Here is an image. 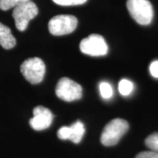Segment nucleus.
<instances>
[{
    "instance_id": "20e7f679",
    "label": "nucleus",
    "mask_w": 158,
    "mask_h": 158,
    "mask_svg": "<svg viewBox=\"0 0 158 158\" xmlns=\"http://www.w3.org/2000/svg\"><path fill=\"white\" fill-rule=\"evenodd\" d=\"M38 7L32 1L23 3L14 8L12 17L15 21V26L19 31H25L30 20H32L38 14Z\"/></svg>"
},
{
    "instance_id": "4468645a",
    "label": "nucleus",
    "mask_w": 158,
    "mask_h": 158,
    "mask_svg": "<svg viewBox=\"0 0 158 158\" xmlns=\"http://www.w3.org/2000/svg\"><path fill=\"white\" fill-rule=\"evenodd\" d=\"M145 144L150 150L158 153V133H154L145 140Z\"/></svg>"
},
{
    "instance_id": "f03ea898",
    "label": "nucleus",
    "mask_w": 158,
    "mask_h": 158,
    "mask_svg": "<svg viewBox=\"0 0 158 158\" xmlns=\"http://www.w3.org/2000/svg\"><path fill=\"white\" fill-rule=\"evenodd\" d=\"M127 7L131 17L142 26H148L152 22L154 11L148 0H127Z\"/></svg>"
},
{
    "instance_id": "6e6552de",
    "label": "nucleus",
    "mask_w": 158,
    "mask_h": 158,
    "mask_svg": "<svg viewBox=\"0 0 158 158\" xmlns=\"http://www.w3.org/2000/svg\"><path fill=\"white\" fill-rule=\"evenodd\" d=\"M53 121L51 111L44 106H37L34 109V117L30 119V126L36 131L47 129Z\"/></svg>"
},
{
    "instance_id": "f8f14e48",
    "label": "nucleus",
    "mask_w": 158,
    "mask_h": 158,
    "mask_svg": "<svg viewBox=\"0 0 158 158\" xmlns=\"http://www.w3.org/2000/svg\"><path fill=\"white\" fill-rule=\"evenodd\" d=\"M28 1L32 0H0V9L3 11H7Z\"/></svg>"
},
{
    "instance_id": "7ed1b4c3",
    "label": "nucleus",
    "mask_w": 158,
    "mask_h": 158,
    "mask_svg": "<svg viewBox=\"0 0 158 158\" xmlns=\"http://www.w3.org/2000/svg\"><path fill=\"white\" fill-rule=\"evenodd\" d=\"M20 71L23 77L29 83L40 84L45 76L46 66L43 61L38 57H33L24 61L20 66Z\"/></svg>"
},
{
    "instance_id": "423d86ee",
    "label": "nucleus",
    "mask_w": 158,
    "mask_h": 158,
    "mask_svg": "<svg viewBox=\"0 0 158 158\" xmlns=\"http://www.w3.org/2000/svg\"><path fill=\"white\" fill-rule=\"evenodd\" d=\"M82 86L68 77L60 79L56 88V96L60 99L67 102L78 100L82 98Z\"/></svg>"
},
{
    "instance_id": "0eeeda50",
    "label": "nucleus",
    "mask_w": 158,
    "mask_h": 158,
    "mask_svg": "<svg viewBox=\"0 0 158 158\" xmlns=\"http://www.w3.org/2000/svg\"><path fill=\"white\" fill-rule=\"evenodd\" d=\"M77 27V19L72 15H57L48 22V30L51 34L61 36L71 34Z\"/></svg>"
},
{
    "instance_id": "f257e3e1",
    "label": "nucleus",
    "mask_w": 158,
    "mask_h": 158,
    "mask_svg": "<svg viewBox=\"0 0 158 158\" xmlns=\"http://www.w3.org/2000/svg\"><path fill=\"white\" fill-rule=\"evenodd\" d=\"M128 128L129 125L127 120L119 118H113L105 127L102 132L101 143L106 147L116 145Z\"/></svg>"
},
{
    "instance_id": "f3484780",
    "label": "nucleus",
    "mask_w": 158,
    "mask_h": 158,
    "mask_svg": "<svg viewBox=\"0 0 158 158\" xmlns=\"http://www.w3.org/2000/svg\"><path fill=\"white\" fill-rule=\"evenodd\" d=\"M149 72L153 77L158 78V61H154L149 65Z\"/></svg>"
},
{
    "instance_id": "2eb2a0df",
    "label": "nucleus",
    "mask_w": 158,
    "mask_h": 158,
    "mask_svg": "<svg viewBox=\"0 0 158 158\" xmlns=\"http://www.w3.org/2000/svg\"><path fill=\"white\" fill-rule=\"evenodd\" d=\"M56 5L62 6H79L86 3L87 0H52Z\"/></svg>"
},
{
    "instance_id": "1a4fd4ad",
    "label": "nucleus",
    "mask_w": 158,
    "mask_h": 158,
    "mask_svg": "<svg viewBox=\"0 0 158 158\" xmlns=\"http://www.w3.org/2000/svg\"><path fill=\"white\" fill-rule=\"evenodd\" d=\"M0 45L6 49H11L16 45V39L11 34V29L0 22Z\"/></svg>"
},
{
    "instance_id": "dca6fc26",
    "label": "nucleus",
    "mask_w": 158,
    "mask_h": 158,
    "mask_svg": "<svg viewBox=\"0 0 158 158\" xmlns=\"http://www.w3.org/2000/svg\"><path fill=\"white\" fill-rule=\"evenodd\" d=\"M135 158H158V153L155 151H144V152L139 153Z\"/></svg>"
},
{
    "instance_id": "39448f33",
    "label": "nucleus",
    "mask_w": 158,
    "mask_h": 158,
    "mask_svg": "<svg viewBox=\"0 0 158 158\" xmlns=\"http://www.w3.org/2000/svg\"><path fill=\"white\" fill-rule=\"evenodd\" d=\"M80 51L90 56H103L108 53V46L99 34H90L80 42Z\"/></svg>"
},
{
    "instance_id": "9d476101",
    "label": "nucleus",
    "mask_w": 158,
    "mask_h": 158,
    "mask_svg": "<svg viewBox=\"0 0 158 158\" xmlns=\"http://www.w3.org/2000/svg\"><path fill=\"white\" fill-rule=\"evenodd\" d=\"M85 128L83 122H81L80 120H77L69 127V140L74 143H79L82 141V138L85 135Z\"/></svg>"
},
{
    "instance_id": "ddd939ff",
    "label": "nucleus",
    "mask_w": 158,
    "mask_h": 158,
    "mask_svg": "<svg viewBox=\"0 0 158 158\" xmlns=\"http://www.w3.org/2000/svg\"><path fill=\"white\" fill-rule=\"evenodd\" d=\"M99 92L103 98L109 99L113 95V87L107 82H101L99 85Z\"/></svg>"
},
{
    "instance_id": "9b49d317",
    "label": "nucleus",
    "mask_w": 158,
    "mask_h": 158,
    "mask_svg": "<svg viewBox=\"0 0 158 158\" xmlns=\"http://www.w3.org/2000/svg\"><path fill=\"white\" fill-rule=\"evenodd\" d=\"M134 90V84L128 79H122L118 83V91L122 96H129Z\"/></svg>"
}]
</instances>
